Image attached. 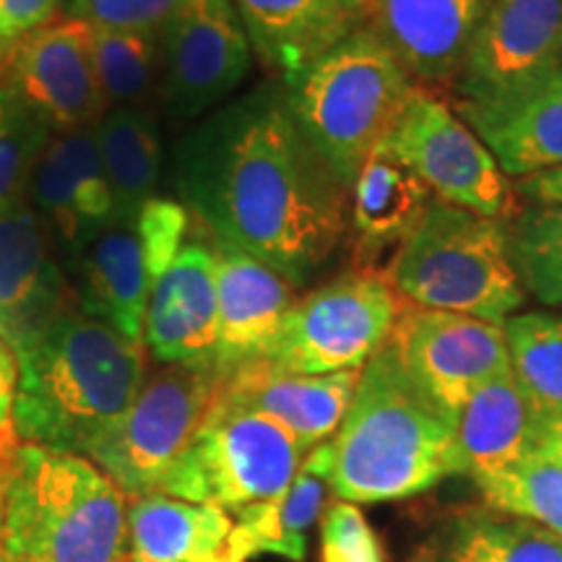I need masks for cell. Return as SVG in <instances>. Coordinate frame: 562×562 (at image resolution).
I'll use <instances>...</instances> for the list:
<instances>
[{
	"mask_svg": "<svg viewBox=\"0 0 562 562\" xmlns=\"http://www.w3.org/2000/svg\"><path fill=\"white\" fill-rule=\"evenodd\" d=\"M146 355L159 364H203L216 355L214 245L186 240L154 284L144 318Z\"/></svg>",
	"mask_w": 562,
	"mask_h": 562,
	"instance_id": "ac0fdd59",
	"label": "cell"
},
{
	"mask_svg": "<svg viewBox=\"0 0 562 562\" xmlns=\"http://www.w3.org/2000/svg\"><path fill=\"white\" fill-rule=\"evenodd\" d=\"M476 487L490 508L531 518L562 537V422H547L521 459Z\"/></svg>",
	"mask_w": 562,
	"mask_h": 562,
	"instance_id": "83f0119b",
	"label": "cell"
},
{
	"mask_svg": "<svg viewBox=\"0 0 562 562\" xmlns=\"http://www.w3.org/2000/svg\"><path fill=\"white\" fill-rule=\"evenodd\" d=\"M547 422L533 409L513 370L490 378L456 414L461 474L480 484L505 472L529 451Z\"/></svg>",
	"mask_w": 562,
	"mask_h": 562,
	"instance_id": "603a6c76",
	"label": "cell"
},
{
	"mask_svg": "<svg viewBox=\"0 0 562 562\" xmlns=\"http://www.w3.org/2000/svg\"><path fill=\"white\" fill-rule=\"evenodd\" d=\"M53 133L0 83V214L26 203L32 175Z\"/></svg>",
	"mask_w": 562,
	"mask_h": 562,
	"instance_id": "d6a6232c",
	"label": "cell"
},
{
	"mask_svg": "<svg viewBox=\"0 0 562 562\" xmlns=\"http://www.w3.org/2000/svg\"><path fill=\"white\" fill-rule=\"evenodd\" d=\"M21 446L19 440H9V438H0V474L9 469V463L13 459V453H16V448Z\"/></svg>",
	"mask_w": 562,
	"mask_h": 562,
	"instance_id": "f35d334b",
	"label": "cell"
},
{
	"mask_svg": "<svg viewBox=\"0 0 562 562\" xmlns=\"http://www.w3.org/2000/svg\"><path fill=\"white\" fill-rule=\"evenodd\" d=\"M252 55L292 81L339 42L370 26L372 0H232Z\"/></svg>",
	"mask_w": 562,
	"mask_h": 562,
	"instance_id": "d6986e66",
	"label": "cell"
},
{
	"mask_svg": "<svg viewBox=\"0 0 562 562\" xmlns=\"http://www.w3.org/2000/svg\"><path fill=\"white\" fill-rule=\"evenodd\" d=\"M402 307L383 271L351 269L294 300L258 360L302 375L362 370L389 344Z\"/></svg>",
	"mask_w": 562,
	"mask_h": 562,
	"instance_id": "9c48e42d",
	"label": "cell"
},
{
	"mask_svg": "<svg viewBox=\"0 0 562 562\" xmlns=\"http://www.w3.org/2000/svg\"><path fill=\"white\" fill-rule=\"evenodd\" d=\"M435 201L430 188L402 159L378 146L349 188V232L364 261L398 248Z\"/></svg>",
	"mask_w": 562,
	"mask_h": 562,
	"instance_id": "484cf974",
	"label": "cell"
},
{
	"mask_svg": "<svg viewBox=\"0 0 562 562\" xmlns=\"http://www.w3.org/2000/svg\"><path fill=\"white\" fill-rule=\"evenodd\" d=\"M281 87L302 136L347 188L422 89L370 26Z\"/></svg>",
	"mask_w": 562,
	"mask_h": 562,
	"instance_id": "5b68a950",
	"label": "cell"
},
{
	"mask_svg": "<svg viewBox=\"0 0 562 562\" xmlns=\"http://www.w3.org/2000/svg\"><path fill=\"white\" fill-rule=\"evenodd\" d=\"M492 0H372L370 30L419 87L453 83Z\"/></svg>",
	"mask_w": 562,
	"mask_h": 562,
	"instance_id": "ffe728a7",
	"label": "cell"
},
{
	"mask_svg": "<svg viewBox=\"0 0 562 562\" xmlns=\"http://www.w3.org/2000/svg\"><path fill=\"white\" fill-rule=\"evenodd\" d=\"M180 203L214 243L305 286L349 232V188L302 136L284 87L216 108L178 146Z\"/></svg>",
	"mask_w": 562,
	"mask_h": 562,
	"instance_id": "6da1fadb",
	"label": "cell"
},
{
	"mask_svg": "<svg viewBox=\"0 0 562 562\" xmlns=\"http://www.w3.org/2000/svg\"><path fill=\"white\" fill-rule=\"evenodd\" d=\"M13 430L21 442L83 456L136 396L146 349L74 311L16 351Z\"/></svg>",
	"mask_w": 562,
	"mask_h": 562,
	"instance_id": "3957f363",
	"label": "cell"
},
{
	"mask_svg": "<svg viewBox=\"0 0 562 562\" xmlns=\"http://www.w3.org/2000/svg\"><path fill=\"white\" fill-rule=\"evenodd\" d=\"M383 149L402 159L438 201L510 222L521 211L513 180L451 104L422 87Z\"/></svg>",
	"mask_w": 562,
	"mask_h": 562,
	"instance_id": "8fae6325",
	"label": "cell"
},
{
	"mask_svg": "<svg viewBox=\"0 0 562 562\" xmlns=\"http://www.w3.org/2000/svg\"><path fill=\"white\" fill-rule=\"evenodd\" d=\"M510 261L526 294L562 307V206H526L508 222Z\"/></svg>",
	"mask_w": 562,
	"mask_h": 562,
	"instance_id": "1f68e13d",
	"label": "cell"
},
{
	"mask_svg": "<svg viewBox=\"0 0 562 562\" xmlns=\"http://www.w3.org/2000/svg\"><path fill=\"white\" fill-rule=\"evenodd\" d=\"M389 344L412 381L453 419L480 385L510 370L503 326L472 315L404 302Z\"/></svg>",
	"mask_w": 562,
	"mask_h": 562,
	"instance_id": "4fadbf2b",
	"label": "cell"
},
{
	"mask_svg": "<svg viewBox=\"0 0 562 562\" xmlns=\"http://www.w3.org/2000/svg\"><path fill=\"white\" fill-rule=\"evenodd\" d=\"M456 112L513 182L562 167V63L501 94L459 100Z\"/></svg>",
	"mask_w": 562,
	"mask_h": 562,
	"instance_id": "e0dca14e",
	"label": "cell"
},
{
	"mask_svg": "<svg viewBox=\"0 0 562 562\" xmlns=\"http://www.w3.org/2000/svg\"><path fill=\"white\" fill-rule=\"evenodd\" d=\"M9 472V469H5ZM5 472L0 474V562H5L3 552V518H5Z\"/></svg>",
	"mask_w": 562,
	"mask_h": 562,
	"instance_id": "ab89813d",
	"label": "cell"
},
{
	"mask_svg": "<svg viewBox=\"0 0 562 562\" xmlns=\"http://www.w3.org/2000/svg\"><path fill=\"white\" fill-rule=\"evenodd\" d=\"M9 87L53 136L94 128L110 110L91 53V26L63 13L19 47L5 68Z\"/></svg>",
	"mask_w": 562,
	"mask_h": 562,
	"instance_id": "5bb4252c",
	"label": "cell"
},
{
	"mask_svg": "<svg viewBox=\"0 0 562 562\" xmlns=\"http://www.w3.org/2000/svg\"><path fill=\"white\" fill-rule=\"evenodd\" d=\"M235 518L214 503L146 495L128 503L131 562H235Z\"/></svg>",
	"mask_w": 562,
	"mask_h": 562,
	"instance_id": "d4e9b609",
	"label": "cell"
},
{
	"mask_svg": "<svg viewBox=\"0 0 562 562\" xmlns=\"http://www.w3.org/2000/svg\"><path fill=\"white\" fill-rule=\"evenodd\" d=\"M91 53L110 108L144 104L146 97L159 87V34L91 26Z\"/></svg>",
	"mask_w": 562,
	"mask_h": 562,
	"instance_id": "4dcf8cb0",
	"label": "cell"
},
{
	"mask_svg": "<svg viewBox=\"0 0 562 562\" xmlns=\"http://www.w3.org/2000/svg\"><path fill=\"white\" fill-rule=\"evenodd\" d=\"M562 63V0H492L453 89L484 100Z\"/></svg>",
	"mask_w": 562,
	"mask_h": 562,
	"instance_id": "2e32d148",
	"label": "cell"
},
{
	"mask_svg": "<svg viewBox=\"0 0 562 562\" xmlns=\"http://www.w3.org/2000/svg\"><path fill=\"white\" fill-rule=\"evenodd\" d=\"M94 133L115 201V220L136 216L146 203L157 199L161 172L157 115L144 104L110 108L94 125Z\"/></svg>",
	"mask_w": 562,
	"mask_h": 562,
	"instance_id": "4316f807",
	"label": "cell"
},
{
	"mask_svg": "<svg viewBox=\"0 0 562 562\" xmlns=\"http://www.w3.org/2000/svg\"><path fill=\"white\" fill-rule=\"evenodd\" d=\"M307 451L290 430L220 393L159 495L214 503L237 518L277 503Z\"/></svg>",
	"mask_w": 562,
	"mask_h": 562,
	"instance_id": "ba28073f",
	"label": "cell"
},
{
	"mask_svg": "<svg viewBox=\"0 0 562 562\" xmlns=\"http://www.w3.org/2000/svg\"><path fill=\"white\" fill-rule=\"evenodd\" d=\"M321 562H385L381 539L355 503L334 501L323 510Z\"/></svg>",
	"mask_w": 562,
	"mask_h": 562,
	"instance_id": "836d02e7",
	"label": "cell"
},
{
	"mask_svg": "<svg viewBox=\"0 0 562 562\" xmlns=\"http://www.w3.org/2000/svg\"><path fill=\"white\" fill-rule=\"evenodd\" d=\"M5 562H125L128 497L87 456L21 442L5 472Z\"/></svg>",
	"mask_w": 562,
	"mask_h": 562,
	"instance_id": "277c9868",
	"label": "cell"
},
{
	"mask_svg": "<svg viewBox=\"0 0 562 562\" xmlns=\"http://www.w3.org/2000/svg\"><path fill=\"white\" fill-rule=\"evenodd\" d=\"M331 451L334 495L355 505L409 501L461 474L456 419L412 381L391 344L360 370Z\"/></svg>",
	"mask_w": 562,
	"mask_h": 562,
	"instance_id": "7a4b0ae2",
	"label": "cell"
},
{
	"mask_svg": "<svg viewBox=\"0 0 562 562\" xmlns=\"http://www.w3.org/2000/svg\"><path fill=\"white\" fill-rule=\"evenodd\" d=\"M510 370L533 409L562 422V313H516L503 323Z\"/></svg>",
	"mask_w": 562,
	"mask_h": 562,
	"instance_id": "f546056e",
	"label": "cell"
},
{
	"mask_svg": "<svg viewBox=\"0 0 562 562\" xmlns=\"http://www.w3.org/2000/svg\"><path fill=\"white\" fill-rule=\"evenodd\" d=\"M16 385H19V357L9 344L0 339V438H9V440H19L16 430H13Z\"/></svg>",
	"mask_w": 562,
	"mask_h": 562,
	"instance_id": "8d00e7d4",
	"label": "cell"
},
{
	"mask_svg": "<svg viewBox=\"0 0 562 562\" xmlns=\"http://www.w3.org/2000/svg\"><path fill=\"white\" fill-rule=\"evenodd\" d=\"M216 269V355L224 375L258 360L281 318L297 300V286L248 252L214 243Z\"/></svg>",
	"mask_w": 562,
	"mask_h": 562,
	"instance_id": "7402d4cb",
	"label": "cell"
},
{
	"mask_svg": "<svg viewBox=\"0 0 562 562\" xmlns=\"http://www.w3.org/2000/svg\"><path fill=\"white\" fill-rule=\"evenodd\" d=\"M513 186H516L518 199H524L529 206H562V167L531 175Z\"/></svg>",
	"mask_w": 562,
	"mask_h": 562,
	"instance_id": "74e56055",
	"label": "cell"
},
{
	"mask_svg": "<svg viewBox=\"0 0 562 562\" xmlns=\"http://www.w3.org/2000/svg\"><path fill=\"white\" fill-rule=\"evenodd\" d=\"M357 378L360 370L302 375L269 360H250L224 378L222 393L229 402L279 422L311 453L339 430Z\"/></svg>",
	"mask_w": 562,
	"mask_h": 562,
	"instance_id": "44dd1931",
	"label": "cell"
},
{
	"mask_svg": "<svg viewBox=\"0 0 562 562\" xmlns=\"http://www.w3.org/2000/svg\"><path fill=\"white\" fill-rule=\"evenodd\" d=\"M214 362L146 368L136 396L121 417L87 448L125 497L159 495L224 389Z\"/></svg>",
	"mask_w": 562,
	"mask_h": 562,
	"instance_id": "52a82bcc",
	"label": "cell"
},
{
	"mask_svg": "<svg viewBox=\"0 0 562 562\" xmlns=\"http://www.w3.org/2000/svg\"><path fill=\"white\" fill-rule=\"evenodd\" d=\"M81 311L50 229L30 203L0 214V339L13 351Z\"/></svg>",
	"mask_w": 562,
	"mask_h": 562,
	"instance_id": "9a60e30c",
	"label": "cell"
},
{
	"mask_svg": "<svg viewBox=\"0 0 562 562\" xmlns=\"http://www.w3.org/2000/svg\"><path fill=\"white\" fill-rule=\"evenodd\" d=\"M159 91L172 121L220 108L256 58L232 0H182L159 32Z\"/></svg>",
	"mask_w": 562,
	"mask_h": 562,
	"instance_id": "7c38bea8",
	"label": "cell"
},
{
	"mask_svg": "<svg viewBox=\"0 0 562 562\" xmlns=\"http://www.w3.org/2000/svg\"><path fill=\"white\" fill-rule=\"evenodd\" d=\"M191 220L180 201L159 195L136 216L112 220L70 273L81 313L140 341L154 284L186 245Z\"/></svg>",
	"mask_w": 562,
	"mask_h": 562,
	"instance_id": "30bf717a",
	"label": "cell"
},
{
	"mask_svg": "<svg viewBox=\"0 0 562 562\" xmlns=\"http://www.w3.org/2000/svg\"><path fill=\"white\" fill-rule=\"evenodd\" d=\"M442 562H562V537L531 518L490 505L456 516Z\"/></svg>",
	"mask_w": 562,
	"mask_h": 562,
	"instance_id": "f1b7e54d",
	"label": "cell"
},
{
	"mask_svg": "<svg viewBox=\"0 0 562 562\" xmlns=\"http://www.w3.org/2000/svg\"><path fill=\"white\" fill-rule=\"evenodd\" d=\"M385 279L406 305L503 326L526 292L510 261L508 222L435 199L393 252Z\"/></svg>",
	"mask_w": 562,
	"mask_h": 562,
	"instance_id": "8992f818",
	"label": "cell"
},
{
	"mask_svg": "<svg viewBox=\"0 0 562 562\" xmlns=\"http://www.w3.org/2000/svg\"><path fill=\"white\" fill-rule=\"evenodd\" d=\"M66 0H0V79L34 32L63 16Z\"/></svg>",
	"mask_w": 562,
	"mask_h": 562,
	"instance_id": "d590c367",
	"label": "cell"
},
{
	"mask_svg": "<svg viewBox=\"0 0 562 562\" xmlns=\"http://www.w3.org/2000/svg\"><path fill=\"white\" fill-rule=\"evenodd\" d=\"M182 0H66L63 13L89 26L159 34Z\"/></svg>",
	"mask_w": 562,
	"mask_h": 562,
	"instance_id": "e575fe53",
	"label": "cell"
},
{
	"mask_svg": "<svg viewBox=\"0 0 562 562\" xmlns=\"http://www.w3.org/2000/svg\"><path fill=\"white\" fill-rule=\"evenodd\" d=\"M331 440L315 446L277 503L258 505L235 518L232 560L248 562L256 554H279L292 562L307 558V533L328 508L334 492Z\"/></svg>",
	"mask_w": 562,
	"mask_h": 562,
	"instance_id": "cb8c5ba5",
	"label": "cell"
}]
</instances>
